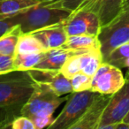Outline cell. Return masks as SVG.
<instances>
[{
	"label": "cell",
	"instance_id": "83f0119b",
	"mask_svg": "<svg viewBox=\"0 0 129 129\" xmlns=\"http://www.w3.org/2000/svg\"><path fill=\"white\" fill-rule=\"evenodd\" d=\"M40 3H54L57 2V1H60V0H37Z\"/></svg>",
	"mask_w": 129,
	"mask_h": 129
},
{
	"label": "cell",
	"instance_id": "f546056e",
	"mask_svg": "<svg viewBox=\"0 0 129 129\" xmlns=\"http://www.w3.org/2000/svg\"><path fill=\"white\" fill-rule=\"evenodd\" d=\"M123 122H125V123H126V124H129V111H128V113L126 114V116L125 117Z\"/></svg>",
	"mask_w": 129,
	"mask_h": 129
},
{
	"label": "cell",
	"instance_id": "e0dca14e",
	"mask_svg": "<svg viewBox=\"0 0 129 129\" xmlns=\"http://www.w3.org/2000/svg\"><path fill=\"white\" fill-rule=\"evenodd\" d=\"M47 50L42 43L32 34L22 33L17 45L16 54H33Z\"/></svg>",
	"mask_w": 129,
	"mask_h": 129
},
{
	"label": "cell",
	"instance_id": "3957f363",
	"mask_svg": "<svg viewBox=\"0 0 129 129\" xmlns=\"http://www.w3.org/2000/svg\"><path fill=\"white\" fill-rule=\"evenodd\" d=\"M104 62L109 54L119 45L129 42V0H125L119 13L106 25L98 35Z\"/></svg>",
	"mask_w": 129,
	"mask_h": 129
},
{
	"label": "cell",
	"instance_id": "cb8c5ba5",
	"mask_svg": "<svg viewBox=\"0 0 129 129\" xmlns=\"http://www.w3.org/2000/svg\"><path fill=\"white\" fill-rule=\"evenodd\" d=\"M13 70H15L14 57L0 53V74H6Z\"/></svg>",
	"mask_w": 129,
	"mask_h": 129
},
{
	"label": "cell",
	"instance_id": "d6986e66",
	"mask_svg": "<svg viewBox=\"0 0 129 129\" xmlns=\"http://www.w3.org/2000/svg\"><path fill=\"white\" fill-rule=\"evenodd\" d=\"M24 104H13L0 107V129L11 127L13 120L21 115Z\"/></svg>",
	"mask_w": 129,
	"mask_h": 129
},
{
	"label": "cell",
	"instance_id": "ac0fdd59",
	"mask_svg": "<svg viewBox=\"0 0 129 129\" xmlns=\"http://www.w3.org/2000/svg\"><path fill=\"white\" fill-rule=\"evenodd\" d=\"M43 54H44V51L33 54H15V70L27 71L29 69H33L43 59Z\"/></svg>",
	"mask_w": 129,
	"mask_h": 129
},
{
	"label": "cell",
	"instance_id": "7c38bea8",
	"mask_svg": "<svg viewBox=\"0 0 129 129\" xmlns=\"http://www.w3.org/2000/svg\"><path fill=\"white\" fill-rule=\"evenodd\" d=\"M85 53V52H84ZM74 54H81L74 50L64 48H54L44 51L43 57L34 68L43 70L60 71L61 67L67 58Z\"/></svg>",
	"mask_w": 129,
	"mask_h": 129
},
{
	"label": "cell",
	"instance_id": "8992f818",
	"mask_svg": "<svg viewBox=\"0 0 129 129\" xmlns=\"http://www.w3.org/2000/svg\"><path fill=\"white\" fill-rule=\"evenodd\" d=\"M125 1V0H60L51 4L69 10L70 12L79 10L92 12L99 18L103 27L116 17Z\"/></svg>",
	"mask_w": 129,
	"mask_h": 129
},
{
	"label": "cell",
	"instance_id": "603a6c76",
	"mask_svg": "<svg viewBox=\"0 0 129 129\" xmlns=\"http://www.w3.org/2000/svg\"><path fill=\"white\" fill-rule=\"evenodd\" d=\"M71 84L73 87V92L84 91L90 89L92 83V77L85 74L82 72H79L70 78Z\"/></svg>",
	"mask_w": 129,
	"mask_h": 129
},
{
	"label": "cell",
	"instance_id": "484cf974",
	"mask_svg": "<svg viewBox=\"0 0 129 129\" xmlns=\"http://www.w3.org/2000/svg\"><path fill=\"white\" fill-rule=\"evenodd\" d=\"M31 119L34 122L36 129H43L45 127L49 128V126L53 123L55 118L53 115H50V116H36Z\"/></svg>",
	"mask_w": 129,
	"mask_h": 129
},
{
	"label": "cell",
	"instance_id": "5b68a950",
	"mask_svg": "<svg viewBox=\"0 0 129 129\" xmlns=\"http://www.w3.org/2000/svg\"><path fill=\"white\" fill-rule=\"evenodd\" d=\"M64 100L67 98L60 97L50 86L36 83L34 92L22 108L21 115L30 118L36 116L53 115Z\"/></svg>",
	"mask_w": 129,
	"mask_h": 129
},
{
	"label": "cell",
	"instance_id": "277c9868",
	"mask_svg": "<svg viewBox=\"0 0 129 129\" xmlns=\"http://www.w3.org/2000/svg\"><path fill=\"white\" fill-rule=\"evenodd\" d=\"M96 94V92L92 91L91 89L72 92L67 97V103L64 108L58 116L55 118L49 129H70L84 114Z\"/></svg>",
	"mask_w": 129,
	"mask_h": 129
},
{
	"label": "cell",
	"instance_id": "d4e9b609",
	"mask_svg": "<svg viewBox=\"0 0 129 129\" xmlns=\"http://www.w3.org/2000/svg\"><path fill=\"white\" fill-rule=\"evenodd\" d=\"M11 128L13 129H36L34 125V122L30 118H27L26 116L17 117L13 120V124L11 125Z\"/></svg>",
	"mask_w": 129,
	"mask_h": 129
},
{
	"label": "cell",
	"instance_id": "f1b7e54d",
	"mask_svg": "<svg viewBox=\"0 0 129 129\" xmlns=\"http://www.w3.org/2000/svg\"><path fill=\"white\" fill-rule=\"evenodd\" d=\"M125 67H127V68L129 69V57H128V58L125 59V62H124V64H123V68H125Z\"/></svg>",
	"mask_w": 129,
	"mask_h": 129
},
{
	"label": "cell",
	"instance_id": "8fae6325",
	"mask_svg": "<svg viewBox=\"0 0 129 129\" xmlns=\"http://www.w3.org/2000/svg\"><path fill=\"white\" fill-rule=\"evenodd\" d=\"M42 43L46 50L61 48L66 43L68 36L62 23L47 27L30 33Z\"/></svg>",
	"mask_w": 129,
	"mask_h": 129
},
{
	"label": "cell",
	"instance_id": "30bf717a",
	"mask_svg": "<svg viewBox=\"0 0 129 129\" xmlns=\"http://www.w3.org/2000/svg\"><path fill=\"white\" fill-rule=\"evenodd\" d=\"M111 95L97 93L85 113L70 129H97Z\"/></svg>",
	"mask_w": 129,
	"mask_h": 129
},
{
	"label": "cell",
	"instance_id": "52a82bcc",
	"mask_svg": "<svg viewBox=\"0 0 129 129\" xmlns=\"http://www.w3.org/2000/svg\"><path fill=\"white\" fill-rule=\"evenodd\" d=\"M125 82L121 88L111 95L97 129L122 122L129 111V70L125 76Z\"/></svg>",
	"mask_w": 129,
	"mask_h": 129
},
{
	"label": "cell",
	"instance_id": "7a4b0ae2",
	"mask_svg": "<svg viewBox=\"0 0 129 129\" xmlns=\"http://www.w3.org/2000/svg\"><path fill=\"white\" fill-rule=\"evenodd\" d=\"M36 84L27 71L13 70L0 74V107L25 104Z\"/></svg>",
	"mask_w": 129,
	"mask_h": 129
},
{
	"label": "cell",
	"instance_id": "9a60e30c",
	"mask_svg": "<svg viewBox=\"0 0 129 129\" xmlns=\"http://www.w3.org/2000/svg\"><path fill=\"white\" fill-rule=\"evenodd\" d=\"M104 62L100 50H90L81 54V72L93 77L97 69Z\"/></svg>",
	"mask_w": 129,
	"mask_h": 129
},
{
	"label": "cell",
	"instance_id": "44dd1931",
	"mask_svg": "<svg viewBox=\"0 0 129 129\" xmlns=\"http://www.w3.org/2000/svg\"><path fill=\"white\" fill-rule=\"evenodd\" d=\"M129 57V42L119 45L109 54L104 62L110 63L118 68H123L125 60Z\"/></svg>",
	"mask_w": 129,
	"mask_h": 129
},
{
	"label": "cell",
	"instance_id": "ba28073f",
	"mask_svg": "<svg viewBox=\"0 0 129 129\" xmlns=\"http://www.w3.org/2000/svg\"><path fill=\"white\" fill-rule=\"evenodd\" d=\"M125 82L121 69L107 62H103L92 77L90 89L96 93L113 95Z\"/></svg>",
	"mask_w": 129,
	"mask_h": 129
},
{
	"label": "cell",
	"instance_id": "6da1fadb",
	"mask_svg": "<svg viewBox=\"0 0 129 129\" xmlns=\"http://www.w3.org/2000/svg\"><path fill=\"white\" fill-rule=\"evenodd\" d=\"M72 12L51 3H40L21 13L15 14L17 24L23 34L62 23L71 15Z\"/></svg>",
	"mask_w": 129,
	"mask_h": 129
},
{
	"label": "cell",
	"instance_id": "ffe728a7",
	"mask_svg": "<svg viewBox=\"0 0 129 129\" xmlns=\"http://www.w3.org/2000/svg\"><path fill=\"white\" fill-rule=\"evenodd\" d=\"M48 86L52 88L56 94L58 95H62L64 94H69L73 92V87L71 84V81L69 78L62 74L59 71L56 74V75L52 78Z\"/></svg>",
	"mask_w": 129,
	"mask_h": 129
},
{
	"label": "cell",
	"instance_id": "2e32d148",
	"mask_svg": "<svg viewBox=\"0 0 129 129\" xmlns=\"http://www.w3.org/2000/svg\"><path fill=\"white\" fill-rule=\"evenodd\" d=\"M22 31L20 25H17L0 37V53L14 57L17 45Z\"/></svg>",
	"mask_w": 129,
	"mask_h": 129
},
{
	"label": "cell",
	"instance_id": "9c48e42d",
	"mask_svg": "<svg viewBox=\"0 0 129 129\" xmlns=\"http://www.w3.org/2000/svg\"><path fill=\"white\" fill-rule=\"evenodd\" d=\"M62 24L68 36L77 35L98 36L102 27L98 17L94 13L86 10L72 12Z\"/></svg>",
	"mask_w": 129,
	"mask_h": 129
},
{
	"label": "cell",
	"instance_id": "4316f807",
	"mask_svg": "<svg viewBox=\"0 0 129 129\" xmlns=\"http://www.w3.org/2000/svg\"><path fill=\"white\" fill-rule=\"evenodd\" d=\"M17 25L18 24L15 20L14 15L6 18H0V37Z\"/></svg>",
	"mask_w": 129,
	"mask_h": 129
},
{
	"label": "cell",
	"instance_id": "4fadbf2b",
	"mask_svg": "<svg viewBox=\"0 0 129 129\" xmlns=\"http://www.w3.org/2000/svg\"><path fill=\"white\" fill-rule=\"evenodd\" d=\"M62 48L74 50L84 53L90 50H101V44L98 36H96L77 35V36H68L67 42L62 46Z\"/></svg>",
	"mask_w": 129,
	"mask_h": 129
},
{
	"label": "cell",
	"instance_id": "7402d4cb",
	"mask_svg": "<svg viewBox=\"0 0 129 129\" xmlns=\"http://www.w3.org/2000/svg\"><path fill=\"white\" fill-rule=\"evenodd\" d=\"M60 72L69 79L75 74L81 72V54L70 56L62 66Z\"/></svg>",
	"mask_w": 129,
	"mask_h": 129
},
{
	"label": "cell",
	"instance_id": "5bb4252c",
	"mask_svg": "<svg viewBox=\"0 0 129 129\" xmlns=\"http://www.w3.org/2000/svg\"><path fill=\"white\" fill-rule=\"evenodd\" d=\"M38 4L37 0H0V18L13 16Z\"/></svg>",
	"mask_w": 129,
	"mask_h": 129
}]
</instances>
